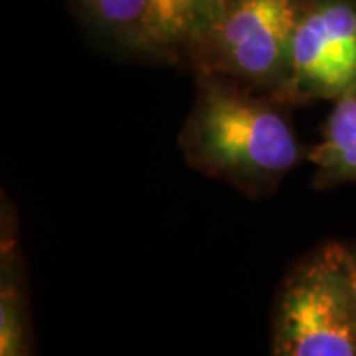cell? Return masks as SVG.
<instances>
[{"label": "cell", "instance_id": "cell-1", "mask_svg": "<svg viewBox=\"0 0 356 356\" xmlns=\"http://www.w3.org/2000/svg\"><path fill=\"white\" fill-rule=\"evenodd\" d=\"M287 103L218 74H196V97L180 133L188 165L250 196L273 192L303 149Z\"/></svg>", "mask_w": 356, "mask_h": 356}, {"label": "cell", "instance_id": "cell-2", "mask_svg": "<svg viewBox=\"0 0 356 356\" xmlns=\"http://www.w3.org/2000/svg\"><path fill=\"white\" fill-rule=\"evenodd\" d=\"M271 353L356 356V257L337 242L318 245L281 283Z\"/></svg>", "mask_w": 356, "mask_h": 356}, {"label": "cell", "instance_id": "cell-3", "mask_svg": "<svg viewBox=\"0 0 356 356\" xmlns=\"http://www.w3.org/2000/svg\"><path fill=\"white\" fill-rule=\"evenodd\" d=\"M303 2L224 0L216 20L194 44L186 62L196 74L232 77L283 102Z\"/></svg>", "mask_w": 356, "mask_h": 356}, {"label": "cell", "instance_id": "cell-4", "mask_svg": "<svg viewBox=\"0 0 356 356\" xmlns=\"http://www.w3.org/2000/svg\"><path fill=\"white\" fill-rule=\"evenodd\" d=\"M344 95H356V0H305L283 102H337Z\"/></svg>", "mask_w": 356, "mask_h": 356}, {"label": "cell", "instance_id": "cell-5", "mask_svg": "<svg viewBox=\"0 0 356 356\" xmlns=\"http://www.w3.org/2000/svg\"><path fill=\"white\" fill-rule=\"evenodd\" d=\"M222 6L224 0H153L149 56L170 62L186 60Z\"/></svg>", "mask_w": 356, "mask_h": 356}, {"label": "cell", "instance_id": "cell-6", "mask_svg": "<svg viewBox=\"0 0 356 356\" xmlns=\"http://www.w3.org/2000/svg\"><path fill=\"white\" fill-rule=\"evenodd\" d=\"M315 165V186L331 188L344 182H356V95H344L334 102L323 139L309 151Z\"/></svg>", "mask_w": 356, "mask_h": 356}, {"label": "cell", "instance_id": "cell-7", "mask_svg": "<svg viewBox=\"0 0 356 356\" xmlns=\"http://www.w3.org/2000/svg\"><path fill=\"white\" fill-rule=\"evenodd\" d=\"M89 20L129 50L149 54L153 0H77Z\"/></svg>", "mask_w": 356, "mask_h": 356}, {"label": "cell", "instance_id": "cell-8", "mask_svg": "<svg viewBox=\"0 0 356 356\" xmlns=\"http://www.w3.org/2000/svg\"><path fill=\"white\" fill-rule=\"evenodd\" d=\"M8 266L2 259V287H0V355L20 356L28 353L24 327V297L13 275V252L2 248Z\"/></svg>", "mask_w": 356, "mask_h": 356}, {"label": "cell", "instance_id": "cell-9", "mask_svg": "<svg viewBox=\"0 0 356 356\" xmlns=\"http://www.w3.org/2000/svg\"><path fill=\"white\" fill-rule=\"evenodd\" d=\"M355 257H356V250H355Z\"/></svg>", "mask_w": 356, "mask_h": 356}]
</instances>
